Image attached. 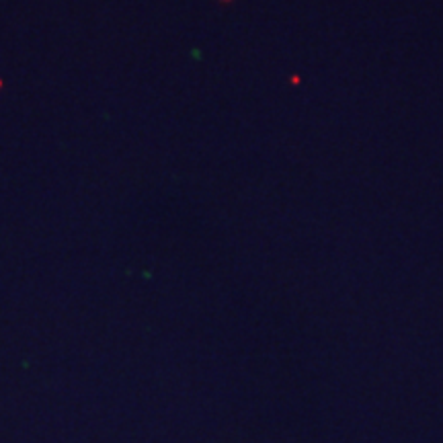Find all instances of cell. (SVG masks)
<instances>
[{
    "label": "cell",
    "instance_id": "6da1fadb",
    "mask_svg": "<svg viewBox=\"0 0 443 443\" xmlns=\"http://www.w3.org/2000/svg\"><path fill=\"white\" fill-rule=\"evenodd\" d=\"M0 86H2V81H0Z\"/></svg>",
    "mask_w": 443,
    "mask_h": 443
}]
</instances>
